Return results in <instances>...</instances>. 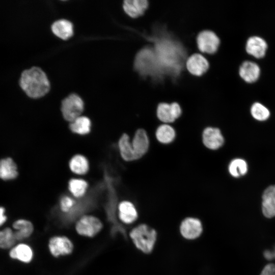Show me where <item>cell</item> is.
<instances>
[{
	"mask_svg": "<svg viewBox=\"0 0 275 275\" xmlns=\"http://www.w3.org/2000/svg\"><path fill=\"white\" fill-rule=\"evenodd\" d=\"M19 85L26 94L33 98L43 97L50 88L46 74L37 67L23 71L19 79Z\"/></svg>",
	"mask_w": 275,
	"mask_h": 275,
	"instance_id": "1",
	"label": "cell"
},
{
	"mask_svg": "<svg viewBox=\"0 0 275 275\" xmlns=\"http://www.w3.org/2000/svg\"><path fill=\"white\" fill-rule=\"evenodd\" d=\"M149 141L146 131L143 129H138L131 142L126 133L121 136L118 147L122 158L125 161H131L141 158L148 151Z\"/></svg>",
	"mask_w": 275,
	"mask_h": 275,
	"instance_id": "2",
	"label": "cell"
},
{
	"mask_svg": "<svg viewBox=\"0 0 275 275\" xmlns=\"http://www.w3.org/2000/svg\"><path fill=\"white\" fill-rule=\"evenodd\" d=\"M129 236L135 247L145 254L152 251L157 239L156 231L146 224L132 229Z\"/></svg>",
	"mask_w": 275,
	"mask_h": 275,
	"instance_id": "3",
	"label": "cell"
},
{
	"mask_svg": "<svg viewBox=\"0 0 275 275\" xmlns=\"http://www.w3.org/2000/svg\"><path fill=\"white\" fill-rule=\"evenodd\" d=\"M84 109V101L76 94L69 95L62 102L61 112L63 116L70 123L80 116Z\"/></svg>",
	"mask_w": 275,
	"mask_h": 275,
	"instance_id": "4",
	"label": "cell"
},
{
	"mask_svg": "<svg viewBox=\"0 0 275 275\" xmlns=\"http://www.w3.org/2000/svg\"><path fill=\"white\" fill-rule=\"evenodd\" d=\"M103 228V224L98 217L91 215L81 216L76 223L75 230L80 235L88 237L95 236Z\"/></svg>",
	"mask_w": 275,
	"mask_h": 275,
	"instance_id": "5",
	"label": "cell"
},
{
	"mask_svg": "<svg viewBox=\"0 0 275 275\" xmlns=\"http://www.w3.org/2000/svg\"><path fill=\"white\" fill-rule=\"evenodd\" d=\"M197 43L200 53L212 54L217 51L220 39L212 31L205 30L198 35Z\"/></svg>",
	"mask_w": 275,
	"mask_h": 275,
	"instance_id": "6",
	"label": "cell"
},
{
	"mask_svg": "<svg viewBox=\"0 0 275 275\" xmlns=\"http://www.w3.org/2000/svg\"><path fill=\"white\" fill-rule=\"evenodd\" d=\"M182 114L181 107L177 102L159 103L156 109V117L164 124L172 123L179 118Z\"/></svg>",
	"mask_w": 275,
	"mask_h": 275,
	"instance_id": "7",
	"label": "cell"
},
{
	"mask_svg": "<svg viewBox=\"0 0 275 275\" xmlns=\"http://www.w3.org/2000/svg\"><path fill=\"white\" fill-rule=\"evenodd\" d=\"M48 246L51 254L56 257L68 255L72 252L74 248L71 240L65 236L61 235L51 237Z\"/></svg>",
	"mask_w": 275,
	"mask_h": 275,
	"instance_id": "8",
	"label": "cell"
},
{
	"mask_svg": "<svg viewBox=\"0 0 275 275\" xmlns=\"http://www.w3.org/2000/svg\"><path fill=\"white\" fill-rule=\"evenodd\" d=\"M203 231V227L200 219L195 217H187L180 226L181 235L185 239L193 240L199 237Z\"/></svg>",
	"mask_w": 275,
	"mask_h": 275,
	"instance_id": "9",
	"label": "cell"
},
{
	"mask_svg": "<svg viewBox=\"0 0 275 275\" xmlns=\"http://www.w3.org/2000/svg\"><path fill=\"white\" fill-rule=\"evenodd\" d=\"M186 68L192 75L200 76L208 70L209 65L207 59L200 53H195L187 59Z\"/></svg>",
	"mask_w": 275,
	"mask_h": 275,
	"instance_id": "10",
	"label": "cell"
},
{
	"mask_svg": "<svg viewBox=\"0 0 275 275\" xmlns=\"http://www.w3.org/2000/svg\"><path fill=\"white\" fill-rule=\"evenodd\" d=\"M202 141L204 146L211 150H216L224 144L223 136L218 128L207 127L203 130Z\"/></svg>",
	"mask_w": 275,
	"mask_h": 275,
	"instance_id": "11",
	"label": "cell"
},
{
	"mask_svg": "<svg viewBox=\"0 0 275 275\" xmlns=\"http://www.w3.org/2000/svg\"><path fill=\"white\" fill-rule=\"evenodd\" d=\"M149 6L148 0H125L122 8L130 18L135 19L142 16Z\"/></svg>",
	"mask_w": 275,
	"mask_h": 275,
	"instance_id": "12",
	"label": "cell"
},
{
	"mask_svg": "<svg viewBox=\"0 0 275 275\" xmlns=\"http://www.w3.org/2000/svg\"><path fill=\"white\" fill-rule=\"evenodd\" d=\"M118 216L120 220L125 224L135 222L138 216L134 205L128 201H123L118 205Z\"/></svg>",
	"mask_w": 275,
	"mask_h": 275,
	"instance_id": "13",
	"label": "cell"
},
{
	"mask_svg": "<svg viewBox=\"0 0 275 275\" xmlns=\"http://www.w3.org/2000/svg\"><path fill=\"white\" fill-rule=\"evenodd\" d=\"M267 48L266 41L258 36L249 38L246 44L247 52L256 58H263L265 54Z\"/></svg>",
	"mask_w": 275,
	"mask_h": 275,
	"instance_id": "14",
	"label": "cell"
},
{
	"mask_svg": "<svg viewBox=\"0 0 275 275\" xmlns=\"http://www.w3.org/2000/svg\"><path fill=\"white\" fill-rule=\"evenodd\" d=\"M262 205L265 216L271 218L275 216V185L269 186L264 191Z\"/></svg>",
	"mask_w": 275,
	"mask_h": 275,
	"instance_id": "15",
	"label": "cell"
},
{
	"mask_svg": "<svg viewBox=\"0 0 275 275\" xmlns=\"http://www.w3.org/2000/svg\"><path fill=\"white\" fill-rule=\"evenodd\" d=\"M260 70L259 66L251 61H245L240 66L239 70L240 76L247 82H253L259 78Z\"/></svg>",
	"mask_w": 275,
	"mask_h": 275,
	"instance_id": "16",
	"label": "cell"
},
{
	"mask_svg": "<svg viewBox=\"0 0 275 275\" xmlns=\"http://www.w3.org/2000/svg\"><path fill=\"white\" fill-rule=\"evenodd\" d=\"M18 174L17 165L11 158L0 159V179L6 181L13 180Z\"/></svg>",
	"mask_w": 275,
	"mask_h": 275,
	"instance_id": "17",
	"label": "cell"
},
{
	"mask_svg": "<svg viewBox=\"0 0 275 275\" xmlns=\"http://www.w3.org/2000/svg\"><path fill=\"white\" fill-rule=\"evenodd\" d=\"M51 30L56 36L63 40L69 39L73 34L72 23L66 19L54 22L51 25Z\"/></svg>",
	"mask_w": 275,
	"mask_h": 275,
	"instance_id": "18",
	"label": "cell"
},
{
	"mask_svg": "<svg viewBox=\"0 0 275 275\" xmlns=\"http://www.w3.org/2000/svg\"><path fill=\"white\" fill-rule=\"evenodd\" d=\"M11 258L25 263L30 262L33 258V252L31 246L20 243L13 248L10 252Z\"/></svg>",
	"mask_w": 275,
	"mask_h": 275,
	"instance_id": "19",
	"label": "cell"
},
{
	"mask_svg": "<svg viewBox=\"0 0 275 275\" xmlns=\"http://www.w3.org/2000/svg\"><path fill=\"white\" fill-rule=\"evenodd\" d=\"M13 227L15 230L14 232L16 240H22L28 238L34 231L32 223L24 219H18L14 222Z\"/></svg>",
	"mask_w": 275,
	"mask_h": 275,
	"instance_id": "20",
	"label": "cell"
},
{
	"mask_svg": "<svg viewBox=\"0 0 275 275\" xmlns=\"http://www.w3.org/2000/svg\"><path fill=\"white\" fill-rule=\"evenodd\" d=\"M69 128L74 133L80 135L87 134L91 131V122L87 117L80 116L70 122Z\"/></svg>",
	"mask_w": 275,
	"mask_h": 275,
	"instance_id": "21",
	"label": "cell"
},
{
	"mask_svg": "<svg viewBox=\"0 0 275 275\" xmlns=\"http://www.w3.org/2000/svg\"><path fill=\"white\" fill-rule=\"evenodd\" d=\"M69 168L74 173L78 175H84L89 170V162L87 159L83 155H74L69 161Z\"/></svg>",
	"mask_w": 275,
	"mask_h": 275,
	"instance_id": "22",
	"label": "cell"
},
{
	"mask_svg": "<svg viewBox=\"0 0 275 275\" xmlns=\"http://www.w3.org/2000/svg\"><path fill=\"white\" fill-rule=\"evenodd\" d=\"M157 140L162 144H169L173 141L176 136L175 129L168 124L159 125L155 132Z\"/></svg>",
	"mask_w": 275,
	"mask_h": 275,
	"instance_id": "23",
	"label": "cell"
},
{
	"mask_svg": "<svg viewBox=\"0 0 275 275\" xmlns=\"http://www.w3.org/2000/svg\"><path fill=\"white\" fill-rule=\"evenodd\" d=\"M88 186V183L81 179H71L68 183L69 190L76 198L82 197L87 191Z\"/></svg>",
	"mask_w": 275,
	"mask_h": 275,
	"instance_id": "24",
	"label": "cell"
},
{
	"mask_svg": "<svg viewBox=\"0 0 275 275\" xmlns=\"http://www.w3.org/2000/svg\"><path fill=\"white\" fill-rule=\"evenodd\" d=\"M230 174L234 177H239L245 175L248 171L246 161L240 158L232 160L228 167Z\"/></svg>",
	"mask_w": 275,
	"mask_h": 275,
	"instance_id": "25",
	"label": "cell"
},
{
	"mask_svg": "<svg viewBox=\"0 0 275 275\" xmlns=\"http://www.w3.org/2000/svg\"><path fill=\"white\" fill-rule=\"evenodd\" d=\"M16 239L14 231L10 228L0 231V248L9 249L15 244Z\"/></svg>",
	"mask_w": 275,
	"mask_h": 275,
	"instance_id": "26",
	"label": "cell"
},
{
	"mask_svg": "<svg viewBox=\"0 0 275 275\" xmlns=\"http://www.w3.org/2000/svg\"><path fill=\"white\" fill-rule=\"evenodd\" d=\"M251 113L254 118L259 121L266 120L270 116L269 110L259 102H255L252 105Z\"/></svg>",
	"mask_w": 275,
	"mask_h": 275,
	"instance_id": "27",
	"label": "cell"
},
{
	"mask_svg": "<svg viewBox=\"0 0 275 275\" xmlns=\"http://www.w3.org/2000/svg\"><path fill=\"white\" fill-rule=\"evenodd\" d=\"M75 205V201L71 197L64 196L60 202V207L62 212L67 213L70 211Z\"/></svg>",
	"mask_w": 275,
	"mask_h": 275,
	"instance_id": "28",
	"label": "cell"
},
{
	"mask_svg": "<svg viewBox=\"0 0 275 275\" xmlns=\"http://www.w3.org/2000/svg\"><path fill=\"white\" fill-rule=\"evenodd\" d=\"M260 275H275V264L270 263L266 265Z\"/></svg>",
	"mask_w": 275,
	"mask_h": 275,
	"instance_id": "29",
	"label": "cell"
},
{
	"mask_svg": "<svg viewBox=\"0 0 275 275\" xmlns=\"http://www.w3.org/2000/svg\"><path fill=\"white\" fill-rule=\"evenodd\" d=\"M5 212V208L3 207H0V226L3 225L7 220V216Z\"/></svg>",
	"mask_w": 275,
	"mask_h": 275,
	"instance_id": "30",
	"label": "cell"
}]
</instances>
